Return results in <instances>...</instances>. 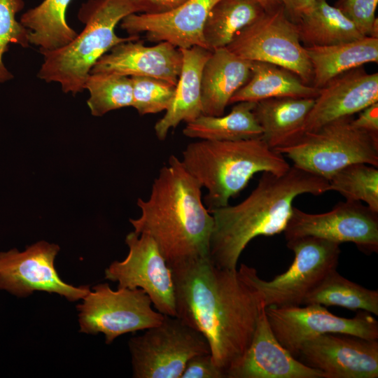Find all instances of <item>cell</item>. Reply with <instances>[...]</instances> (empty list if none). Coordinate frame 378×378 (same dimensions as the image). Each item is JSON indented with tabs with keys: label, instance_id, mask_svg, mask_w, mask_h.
I'll return each instance as SVG.
<instances>
[{
	"label": "cell",
	"instance_id": "cell-35",
	"mask_svg": "<svg viewBox=\"0 0 378 378\" xmlns=\"http://www.w3.org/2000/svg\"><path fill=\"white\" fill-rule=\"evenodd\" d=\"M180 378H225V374L214 364L211 354H204L192 357Z\"/></svg>",
	"mask_w": 378,
	"mask_h": 378
},
{
	"label": "cell",
	"instance_id": "cell-23",
	"mask_svg": "<svg viewBox=\"0 0 378 378\" xmlns=\"http://www.w3.org/2000/svg\"><path fill=\"white\" fill-rule=\"evenodd\" d=\"M312 68V85L323 87L337 76L370 62H378V38L365 36L325 46L305 47Z\"/></svg>",
	"mask_w": 378,
	"mask_h": 378
},
{
	"label": "cell",
	"instance_id": "cell-22",
	"mask_svg": "<svg viewBox=\"0 0 378 378\" xmlns=\"http://www.w3.org/2000/svg\"><path fill=\"white\" fill-rule=\"evenodd\" d=\"M315 98L277 97L255 102L254 115L262 130V139L276 149L296 142L302 134Z\"/></svg>",
	"mask_w": 378,
	"mask_h": 378
},
{
	"label": "cell",
	"instance_id": "cell-24",
	"mask_svg": "<svg viewBox=\"0 0 378 378\" xmlns=\"http://www.w3.org/2000/svg\"><path fill=\"white\" fill-rule=\"evenodd\" d=\"M318 92L284 67L255 61L251 63L248 81L234 94L229 104L277 97L316 98Z\"/></svg>",
	"mask_w": 378,
	"mask_h": 378
},
{
	"label": "cell",
	"instance_id": "cell-1",
	"mask_svg": "<svg viewBox=\"0 0 378 378\" xmlns=\"http://www.w3.org/2000/svg\"><path fill=\"white\" fill-rule=\"evenodd\" d=\"M176 317L206 340L212 360L224 371L248 347L264 305L237 270L215 265L210 257L169 266Z\"/></svg>",
	"mask_w": 378,
	"mask_h": 378
},
{
	"label": "cell",
	"instance_id": "cell-2",
	"mask_svg": "<svg viewBox=\"0 0 378 378\" xmlns=\"http://www.w3.org/2000/svg\"><path fill=\"white\" fill-rule=\"evenodd\" d=\"M202 188L172 155L154 179L149 197L137 200L141 216L130 222L136 233L153 240L169 267L210 257L214 218L202 200Z\"/></svg>",
	"mask_w": 378,
	"mask_h": 378
},
{
	"label": "cell",
	"instance_id": "cell-20",
	"mask_svg": "<svg viewBox=\"0 0 378 378\" xmlns=\"http://www.w3.org/2000/svg\"><path fill=\"white\" fill-rule=\"evenodd\" d=\"M252 61L243 59L226 47L211 51L202 72L203 114H224L234 94L248 80Z\"/></svg>",
	"mask_w": 378,
	"mask_h": 378
},
{
	"label": "cell",
	"instance_id": "cell-10",
	"mask_svg": "<svg viewBox=\"0 0 378 378\" xmlns=\"http://www.w3.org/2000/svg\"><path fill=\"white\" fill-rule=\"evenodd\" d=\"M77 305L80 332L103 333L106 344L128 332L159 325L164 315L152 308L148 295L141 288H118L107 283L92 287Z\"/></svg>",
	"mask_w": 378,
	"mask_h": 378
},
{
	"label": "cell",
	"instance_id": "cell-3",
	"mask_svg": "<svg viewBox=\"0 0 378 378\" xmlns=\"http://www.w3.org/2000/svg\"><path fill=\"white\" fill-rule=\"evenodd\" d=\"M327 191V179L294 164L282 175L262 172L258 185L245 200L210 211L214 218L211 260L220 268L237 270L240 255L253 238L284 232L295 197Z\"/></svg>",
	"mask_w": 378,
	"mask_h": 378
},
{
	"label": "cell",
	"instance_id": "cell-18",
	"mask_svg": "<svg viewBox=\"0 0 378 378\" xmlns=\"http://www.w3.org/2000/svg\"><path fill=\"white\" fill-rule=\"evenodd\" d=\"M378 102V74L362 66L344 72L319 89L307 116L302 136L337 119L353 116Z\"/></svg>",
	"mask_w": 378,
	"mask_h": 378
},
{
	"label": "cell",
	"instance_id": "cell-33",
	"mask_svg": "<svg viewBox=\"0 0 378 378\" xmlns=\"http://www.w3.org/2000/svg\"><path fill=\"white\" fill-rule=\"evenodd\" d=\"M132 107L140 115L167 111L175 94L176 86L162 80L146 76L130 77Z\"/></svg>",
	"mask_w": 378,
	"mask_h": 378
},
{
	"label": "cell",
	"instance_id": "cell-38",
	"mask_svg": "<svg viewBox=\"0 0 378 378\" xmlns=\"http://www.w3.org/2000/svg\"><path fill=\"white\" fill-rule=\"evenodd\" d=\"M316 0H281V5L288 18L298 23L313 8Z\"/></svg>",
	"mask_w": 378,
	"mask_h": 378
},
{
	"label": "cell",
	"instance_id": "cell-15",
	"mask_svg": "<svg viewBox=\"0 0 378 378\" xmlns=\"http://www.w3.org/2000/svg\"><path fill=\"white\" fill-rule=\"evenodd\" d=\"M297 359L325 378L378 377L377 340L325 333L305 342Z\"/></svg>",
	"mask_w": 378,
	"mask_h": 378
},
{
	"label": "cell",
	"instance_id": "cell-16",
	"mask_svg": "<svg viewBox=\"0 0 378 378\" xmlns=\"http://www.w3.org/2000/svg\"><path fill=\"white\" fill-rule=\"evenodd\" d=\"M225 377L325 378V374L303 364L281 346L272 330L263 305L248 347L226 370Z\"/></svg>",
	"mask_w": 378,
	"mask_h": 378
},
{
	"label": "cell",
	"instance_id": "cell-8",
	"mask_svg": "<svg viewBox=\"0 0 378 378\" xmlns=\"http://www.w3.org/2000/svg\"><path fill=\"white\" fill-rule=\"evenodd\" d=\"M129 341L134 378H180L188 361L211 354L205 337L176 316Z\"/></svg>",
	"mask_w": 378,
	"mask_h": 378
},
{
	"label": "cell",
	"instance_id": "cell-26",
	"mask_svg": "<svg viewBox=\"0 0 378 378\" xmlns=\"http://www.w3.org/2000/svg\"><path fill=\"white\" fill-rule=\"evenodd\" d=\"M255 104L252 102L235 103L227 115H201L187 123L183 134L190 138L210 141H237L261 137L262 130L253 112Z\"/></svg>",
	"mask_w": 378,
	"mask_h": 378
},
{
	"label": "cell",
	"instance_id": "cell-31",
	"mask_svg": "<svg viewBox=\"0 0 378 378\" xmlns=\"http://www.w3.org/2000/svg\"><path fill=\"white\" fill-rule=\"evenodd\" d=\"M328 182L330 190L338 192L347 200L364 202L378 213L377 167L365 163L351 164L337 172Z\"/></svg>",
	"mask_w": 378,
	"mask_h": 378
},
{
	"label": "cell",
	"instance_id": "cell-29",
	"mask_svg": "<svg viewBox=\"0 0 378 378\" xmlns=\"http://www.w3.org/2000/svg\"><path fill=\"white\" fill-rule=\"evenodd\" d=\"M318 304L363 310L378 315V291L370 290L330 271L304 299L302 304Z\"/></svg>",
	"mask_w": 378,
	"mask_h": 378
},
{
	"label": "cell",
	"instance_id": "cell-25",
	"mask_svg": "<svg viewBox=\"0 0 378 378\" xmlns=\"http://www.w3.org/2000/svg\"><path fill=\"white\" fill-rule=\"evenodd\" d=\"M71 1L43 0L21 15L20 22L29 31V44L38 46L41 55L66 46L78 35L66 19Z\"/></svg>",
	"mask_w": 378,
	"mask_h": 378
},
{
	"label": "cell",
	"instance_id": "cell-19",
	"mask_svg": "<svg viewBox=\"0 0 378 378\" xmlns=\"http://www.w3.org/2000/svg\"><path fill=\"white\" fill-rule=\"evenodd\" d=\"M183 56L167 42L146 46L139 40L120 43L100 57L90 74L113 73L160 79L176 86Z\"/></svg>",
	"mask_w": 378,
	"mask_h": 378
},
{
	"label": "cell",
	"instance_id": "cell-27",
	"mask_svg": "<svg viewBox=\"0 0 378 378\" xmlns=\"http://www.w3.org/2000/svg\"><path fill=\"white\" fill-rule=\"evenodd\" d=\"M265 12L257 0H219L210 10L203 28L207 49L227 47L239 31Z\"/></svg>",
	"mask_w": 378,
	"mask_h": 378
},
{
	"label": "cell",
	"instance_id": "cell-5",
	"mask_svg": "<svg viewBox=\"0 0 378 378\" xmlns=\"http://www.w3.org/2000/svg\"><path fill=\"white\" fill-rule=\"evenodd\" d=\"M130 0H88L78 12L83 29L66 46L46 52L37 77L46 83H57L64 93L74 95L85 90V83L97 60L114 46L139 40V35L118 36L117 24L126 16L136 13Z\"/></svg>",
	"mask_w": 378,
	"mask_h": 378
},
{
	"label": "cell",
	"instance_id": "cell-39",
	"mask_svg": "<svg viewBox=\"0 0 378 378\" xmlns=\"http://www.w3.org/2000/svg\"><path fill=\"white\" fill-rule=\"evenodd\" d=\"M265 11L275 9L281 5V0H257Z\"/></svg>",
	"mask_w": 378,
	"mask_h": 378
},
{
	"label": "cell",
	"instance_id": "cell-36",
	"mask_svg": "<svg viewBox=\"0 0 378 378\" xmlns=\"http://www.w3.org/2000/svg\"><path fill=\"white\" fill-rule=\"evenodd\" d=\"M358 113V118H352V125L378 139V102L367 106Z\"/></svg>",
	"mask_w": 378,
	"mask_h": 378
},
{
	"label": "cell",
	"instance_id": "cell-6",
	"mask_svg": "<svg viewBox=\"0 0 378 378\" xmlns=\"http://www.w3.org/2000/svg\"><path fill=\"white\" fill-rule=\"evenodd\" d=\"M352 118L333 120L274 150L290 159L294 165L328 181L351 164L378 167V139L355 127Z\"/></svg>",
	"mask_w": 378,
	"mask_h": 378
},
{
	"label": "cell",
	"instance_id": "cell-9",
	"mask_svg": "<svg viewBox=\"0 0 378 378\" xmlns=\"http://www.w3.org/2000/svg\"><path fill=\"white\" fill-rule=\"evenodd\" d=\"M252 62L284 67L312 85V68L302 46L296 24L286 16L282 5L265 13L239 31L226 47Z\"/></svg>",
	"mask_w": 378,
	"mask_h": 378
},
{
	"label": "cell",
	"instance_id": "cell-4",
	"mask_svg": "<svg viewBox=\"0 0 378 378\" xmlns=\"http://www.w3.org/2000/svg\"><path fill=\"white\" fill-rule=\"evenodd\" d=\"M181 162L207 190L204 203L209 212L228 205L229 200L245 188L254 174L269 172L282 175L290 167L262 136L192 142L183 151Z\"/></svg>",
	"mask_w": 378,
	"mask_h": 378
},
{
	"label": "cell",
	"instance_id": "cell-34",
	"mask_svg": "<svg viewBox=\"0 0 378 378\" xmlns=\"http://www.w3.org/2000/svg\"><path fill=\"white\" fill-rule=\"evenodd\" d=\"M378 0H337V8L363 36L378 38V20L375 12Z\"/></svg>",
	"mask_w": 378,
	"mask_h": 378
},
{
	"label": "cell",
	"instance_id": "cell-30",
	"mask_svg": "<svg viewBox=\"0 0 378 378\" xmlns=\"http://www.w3.org/2000/svg\"><path fill=\"white\" fill-rule=\"evenodd\" d=\"M90 97L88 106L93 116L132 106V84L128 76L113 73L90 74L85 83Z\"/></svg>",
	"mask_w": 378,
	"mask_h": 378
},
{
	"label": "cell",
	"instance_id": "cell-17",
	"mask_svg": "<svg viewBox=\"0 0 378 378\" xmlns=\"http://www.w3.org/2000/svg\"><path fill=\"white\" fill-rule=\"evenodd\" d=\"M218 1L188 0L161 14L132 13L121 20L120 27L129 35L145 32L148 41L167 42L179 49L194 46L207 49L203 28L210 10Z\"/></svg>",
	"mask_w": 378,
	"mask_h": 378
},
{
	"label": "cell",
	"instance_id": "cell-28",
	"mask_svg": "<svg viewBox=\"0 0 378 378\" xmlns=\"http://www.w3.org/2000/svg\"><path fill=\"white\" fill-rule=\"evenodd\" d=\"M296 26L300 41L307 47L335 45L365 37L351 21L327 0H316L312 10Z\"/></svg>",
	"mask_w": 378,
	"mask_h": 378
},
{
	"label": "cell",
	"instance_id": "cell-11",
	"mask_svg": "<svg viewBox=\"0 0 378 378\" xmlns=\"http://www.w3.org/2000/svg\"><path fill=\"white\" fill-rule=\"evenodd\" d=\"M265 314L279 342L296 358L305 342L325 333L378 339L377 321L363 310L349 318L334 315L323 305L309 304L304 307H267Z\"/></svg>",
	"mask_w": 378,
	"mask_h": 378
},
{
	"label": "cell",
	"instance_id": "cell-13",
	"mask_svg": "<svg viewBox=\"0 0 378 378\" xmlns=\"http://www.w3.org/2000/svg\"><path fill=\"white\" fill-rule=\"evenodd\" d=\"M127 256L113 262L105 270V278L118 281V288H141L157 311L176 316L174 286L172 271L153 240L134 231L127 234Z\"/></svg>",
	"mask_w": 378,
	"mask_h": 378
},
{
	"label": "cell",
	"instance_id": "cell-12",
	"mask_svg": "<svg viewBox=\"0 0 378 378\" xmlns=\"http://www.w3.org/2000/svg\"><path fill=\"white\" fill-rule=\"evenodd\" d=\"M286 240L314 237L340 244L351 242L362 252H378V213L361 202L346 200L323 214L293 208L284 231Z\"/></svg>",
	"mask_w": 378,
	"mask_h": 378
},
{
	"label": "cell",
	"instance_id": "cell-7",
	"mask_svg": "<svg viewBox=\"0 0 378 378\" xmlns=\"http://www.w3.org/2000/svg\"><path fill=\"white\" fill-rule=\"evenodd\" d=\"M286 241L294 253L293 262L272 280H262L254 268L244 264L238 270L258 291L265 307L302 305L305 297L338 265L339 244L310 236Z\"/></svg>",
	"mask_w": 378,
	"mask_h": 378
},
{
	"label": "cell",
	"instance_id": "cell-14",
	"mask_svg": "<svg viewBox=\"0 0 378 378\" xmlns=\"http://www.w3.org/2000/svg\"><path fill=\"white\" fill-rule=\"evenodd\" d=\"M59 246L45 241L23 251L0 252V289L26 298L34 291L55 293L74 302L90 291L89 286H74L60 279L55 267Z\"/></svg>",
	"mask_w": 378,
	"mask_h": 378
},
{
	"label": "cell",
	"instance_id": "cell-32",
	"mask_svg": "<svg viewBox=\"0 0 378 378\" xmlns=\"http://www.w3.org/2000/svg\"><path fill=\"white\" fill-rule=\"evenodd\" d=\"M24 0H0V84L14 78L3 59L10 44L23 48L29 46V31L16 18L24 7Z\"/></svg>",
	"mask_w": 378,
	"mask_h": 378
},
{
	"label": "cell",
	"instance_id": "cell-37",
	"mask_svg": "<svg viewBox=\"0 0 378 378\" xmlns=\"http://www.w3.org/2000/svg\"><path fill=\"white\" fill-rule=\"evenodd\" d=\"M136 13L157 15L169 12L188 0H130Z\"/></svg>",
	"mask_w": 378,
	"mask_h": 378
},
{
	"label": "cell",
	"instance_id": "cell-21",
	"mask_svg": "<svg viewBox=\"0 0 378 378\" xmlns=\"http://www.w3.org/2000/svg\"><path fill=\"white\" fill-rule=\"evenodd\" d=\"M179 50L183 63L175 94L164 115L154 126L160 140H164L169 130L175 128L181 122L188 123L203 115L202 72L211 51L200 46Z\"/></svg>",
	"mask_w": 378,
	"mask_h": 378
}]
</instances>
